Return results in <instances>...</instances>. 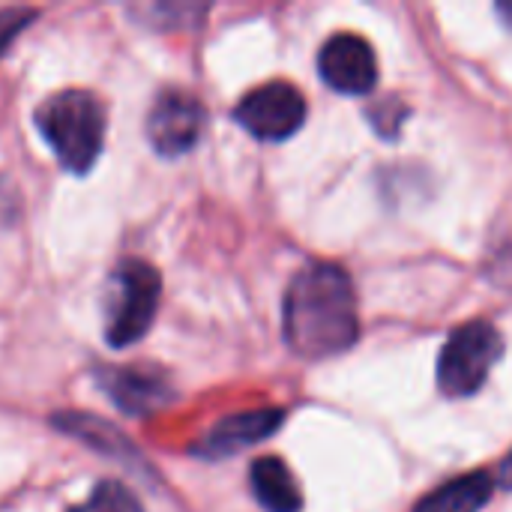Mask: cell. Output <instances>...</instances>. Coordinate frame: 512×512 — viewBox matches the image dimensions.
I'll return each instance as SVG.
<instances>
[{
	"label": "cell",
	"mask_w": 512,
	"mask_h": 512,
	"mask_svg": "<svg viewBox=\"0 0 512 512\" xmlns=\"http://www.w3.org/2000/svg\"><path fill=\"white\" fill-rule=\"evenodd\" d=\"M234 120L261 141H285L306 120V99L288 81H270L249 90L234 108Z\"/></svg>",
	"instance_id": "cell-5"
},
{
	"label": "cell",
	"mask_w": 512,
	"mask_h": 512,
	"mask_svg": "<svg viewBox=\"0 0 512 512\" xmlns=\"http://www.w3.org/2000/svg\"><path fill=\"white\" fill-rule=\"evenodd\" d=\"M33 18V12H24V9H9V12H0V54L3 48L9 45V39L24 30V24Z\"/></svg>",
	"instance_id": "cell-14"
},
{
	"label": "cell",
	"mask_w": 512,
	"mask_h": 512,
	"mask_svg": "<svg viewBox=\"0 0 512 512\" xmlns=\"http://www.w3.org/2000/svg\"><path fill=\"white\" fill-rule=\"evenodd\" d=\"M492 492L495 480L483 471H474L426 495L414 512H480L489 504Z\"/></svg>",
	"instance_id": "cell-11"
},
{
	"label": "cell",
	"mask_w": 512,
	"mask_h": 512,
	"mask_svg": "<svg viewBox=\"0 0 512 512\" xmlns=\"http://www.w3.org/2000/svg\"><path fill=\"white\" fill-rule=\"evenodd\" d=\"M99 387L108 393V399L132 414V417H141V414H153L159 408H165L174 393L165 381V375L159 369H141V366H132V369H99Z\"/></svg>",
	"instance_id": "cell-9"
},
{
	"label": "cell",
	"mask_w": 512,
	"mask_h": 512,
	"mask_svg": "<svg viewBox=\"0 0 512 512\" xmlns=\"http://www.w3.org/2000/svg\"><path fill=\"white\" fill-rule=\"evenodd\" d=\"M252 495L267 512H300L303 495L291 474V468L279 456H261L252 462L249 471Z\"/></svg>",
	"instance_id": "cell-10"
},
{
	"label": "cell",
	"mask_w": 512,
	"mask_h": 512,
	"mask_svg": "<svg viewBox=\"0 0 512 512\" xmlns=\"http://www.w3.org/2000/svg\"><path fill=\"white\" fill-rule=\"evenodd\" d=\"M36 129L69 174H87L105 144V105L87 90H60L36 108Z\"/></svg>",
	"instance_id": "cell-2"
},
{
	"label": "cell",
	"mask_w": 512,
	"mask_h": 512,
	"mask_svg": "<svg viewBox=\"0 0 512 512\" xmlns=\"http://www.w3.org/2000/svg\"><path fill=\"white\" fill-rule=\"evenodd\" d=\"M504 354L501 333L486 321L462 324L450 333L438 357V387L453 396H474Z\"/></svg>",
	"instance_id": "cell-4"
},
{
	"label": "cell",
	"mask_w": 512,
	"mask_h": 512,
	"mask_svg": "<svg viewBox=\"0 0 512 512\" xmlns=\"http://www.w3.org/2000/svg\"><path fill=\"white\" fill-rule=\"evenodd\" d=\"M321 78L345 96H369L378 84V60L372 45L357 33H339L318 54Z\"/></svg>",
	"instance_id": "cell-7"
},
{
	"label": "cell",
	"mask_w": 512,
	"mask_h": 512,
	"mask_svg": "<svg viewBox=\"0 0 512 512\" xmlns=\"http://www.w3.org/2000/svg\"><path fill=\"white\" fill-rule=\"evenodd\" d=\"M285 342L306 360H330L357 342V294L351 276L336 264L303 267L282 306Z\"/></svg>",
	"instance_id": "cell-1"
},
{
	"label": "cell",
	"mask_w": 512,
	"mask_h": 512,
	"mask_svg": "<svg viewBox=\"0 0 512 512\" xmlns=\"http://www.w3.org/2000/svg\"><path fill=\"white\" fill-rule=\"evenodd\" d=\"M204 123H207V111L204 105L189 96V93H162L156 99V105L150 108V117H147V138L153 144V150L159 156H183L189 153L201 132H204Z\"/></svg>",
	"instance_id": "cell-6"
},
{
	"label": "cell",
	"mask_w": 512,
	"mask_h": 512,
	"mask_svg": "<svg viewBox=\"0 0 512 512\" xmlns=\"http://www.w3.org/2000/svg\"><path fill=\"white\" fill-rule=\"evenodd\" d=\"M54 423L66 435L84 441L87 447H96V450L111 453V459H129V456H135L132 447H129V441L120 438L108 423H102L96 417H87V414H60V417H54Z\"/></svg>",
	"instance_id": "cell-12"
},
{
	"label": "cell",
	"mask_w": 512,
	"mask_h": 512,
	"mask_svg": "<svg viewBox=\"0 0 512 512\" xmlns=\"http://www.w3.org/2000/svg\"><path fill=\"white\" fill-rule=\"evenodd\" d=\"M66 512H144V507L135 498V492L120 480H102L81 504L69 507Z\"/></svg>",
	"instance_id": "cell-13"
},
{
	"label": "cell",
	"mask_w": 512,
	"mask_h": 512,
	"mask_svg": "<svg viewBox=\"0 0 512 512\" xmlns=\"http://www.w3.org/2000/svg\"><path fill=\"white\" fill-rule=\"evenodd\" d=\"M162 297V276L156 267L138 258H126L114 267L105 297V342L111 348H129L141 342L156 318Z\"/></svg>",
	"instance_id": "cell-3"
},
{
	"label": "cell",
	"mask_w": 512,
	"mask_h": 512,
	"mask_svg": "<svg viewBox=\"0 0 512 512\" xmlns=\"http://www.w3.org/2000/svg\"><path fill=\"white\" fill-rule=\"evenodd\" d=\"M285 423V414L279 408H258L243 411L219 420L192 450L204 459H225L240 450H249L261 441H267L279 426Z\"/></svg>",
	"instance_id": "cell-8"
}]
</instances>
